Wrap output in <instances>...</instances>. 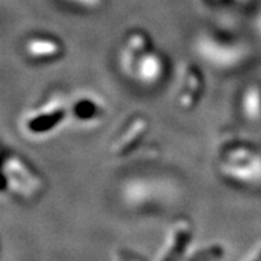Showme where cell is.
I'll return each instance as SVG.
<instances>
[{
    "instance_id": "obj_1",
    "label": "cell",
    "mask_w": 261,
    "mask_h": 261,
    "mask_svg": "<svg viewBox=\"0 0 261 261\" xmlns=\"http://www.w3.org/2000/svg\"><path fill=\"white\" fill-rule=\"evenodd\" d=\"M219 169L225 179L239 186H254L261 181V155L244 143L225 145L219 155Z\"/></svg>"
},
{
    "instance_id": "obj_2",
    "label": "cell",
    "mask_w": 261,
    "mask_h": 261,
    "mask_svg": "<svg viewBox=\"0 0 261 261\" xmlns=\"http://www.w3.org/2000/svg\"><path fill=\"white\" fill-rule=\"evenodd\" d=\"M3 191L20 200H34L44 192L43 176L16 152H6L3 156Z\"/></svg>"
},
{
    "instance_id": "obj_3",
    "label": "cell",
    "mask_w": 261,
    "mask_h": 261,
    "mask_svg": "<svg viewBox=\"0 0 261 261\" xmlns=\"http://www.w3.org/2000/svg\"><path fill=\"white\" fill-rule=\"evenodd\" d=\"M69 104L63 92H52L44 101L27 112L23 129L32 136H44L56 129L65 120Z\"/></svg>"
},
{
    "instance_id": "obj_4",
    "label": "cell",
    "mask_w": 261,
    "mask_h": 261,
    "mask_svg": "<svg viewBox=\"0 0 261 261\" xmlns=\"http://www.w3.org/2000/svg\"><path fill=\"white\" fill-rule=\"evenodd\" d=\"M149 130V121L143 115L130 117L123 128L111 141L110 152L115 156H124L134 151L140 144Z\"/></svg>"
},
{
    "instance_id": "obj_5",
    "label": "cell",
    "mask_w": 261,
    "mask_h": 261,
    "mask_svg": "<svg viewBox=\"0 0 261 261\" xmlns=\"http://www.w3.org/2000/svg\"><path fill=\"white\" fill-rule=\"evenodd\" d=\"M165 59L162 54H159L155 48L148 51L147 54L138 59L128 76L135 79L139 84L145 87H151L158 84L165 75Z\"/></svg>"
},
{
    "instance_id": "obj_6",
    "label": "cell",
    "mask_w": 261,
    "mask_h": 261,
    "mask_svg": "<svg viewBox=\"0 0 261 261\" xmlns=\"http://www.w3.org/2000/svg\"><path fill=\"white\" fill-rule=\"evenodd\" d=\"M23 48L25 55L34 62H55L64 55V44L52 35H31L24 41Z\"/></svg>"
},
{
    "instance_id": "obj_7",
    "label": "cell",
    "mask_w": 261,
    "mask_h": 261,
    "mask_svg": "<svg viewBox=\"0 0 261 261\" xmlns=\"http://www.w3.org/2000/svg\"><path fill=\"white\" fill-rule=\"evenodd\" d=\"M204 90V77L200 69L193 64H188L182 69L180 80L179 92H177V106L182 111L193 110L199 104Z\"/></svg>"
},
{
    "instance_id": "obj_8",
    "label": "cell",
    "mask_w": 261,
    "mask_h": 261,
    "mask_svg": "<svg viewBox=\"0 0 261 261\" xmlns=\"http://www.w3.org/2000/svg\"><path fill=\"white\" fill-rule=\"evenodd\" d=\"M193 234L192 223L187 217H180L169 228L167 243L159 261H179Z\"/></svg>"
},
{
    "instance_id": "obj_9",
    "label": "cell",
    "mask_w": 261,
    "mask_h": 261,
    "mask_svg": "<svg viewBox=\"0 0 261 261\" xmlns=\"http://www.w3.org/2000/svg\"><path fill=\"white\" fill-rule=\"evenodd\" d=\"M152 48H153V44H152L151 38L144 31L141 30L130 31L124 39L123 47H121L120 63L124 72L128 75L135 63L138 62V59L147 54L148 51H151Z\"/></svg>"
},
{
    "instance_id": "obj_10",
    "label": "cell",
    "mask_w": 261,
    "mask_h": 261,
    "mask_svg": "<svg viewBox=\"0 0 261 261\" xmlns=\"http://www.w3.org/2000/svg\"><path fill=\"white\" fill-rule=\"evenodd\" d=\"M69 112L76 120L90 123L103 116L104 107L96 97H92L91 95H82L73 100L72 104L69 106Z\"/></svg>"
},
{
    "instance_id": "obj_11",
    "label": "cell",
    "mask_w": 261,
    "mask_h": 261,
    "mask_svg": "<svg viewBox=\"0 0 261 261\" xmlns=\"http://www.w3.org/2000/svg\"><path fill=\"white\" fill-rule=\"evenodd\" d=\"M240 110L245 120L252 123L261 120V87L258 84H249L243 90Z\"/></svg>"
},
{
    "instance_id": "obj_12",
    "label": "cell",
    "mask_w": 261,
    "mask_h": 261,
    "mask_svg": "<svg viewBox=\"0 0 261 261\" xmlns=\"http://www.w3.org/2000/svg\"><path fill=\"white\" fill-rule=\"evenodd\" d=\"M71 4H75L80 8H86V10H95V8L100 7L103 0H67Z\"/></svg>"
},
{
    "instance_id": "obj_13",
    "label": "cell",
    "mask_w": 261,
    "mask_h": 261,
    "mask_svg": "<svg viewBox=\"0 0 261 261\" xmlns=\"http://www.w3.org/2000/svg\"><path fill=\"white\" fill-rule=\"evenodd\" d=\"M225 2H233V3H247L249 0H225Z\"/></svg>"
}]
</instances>
